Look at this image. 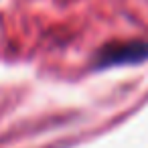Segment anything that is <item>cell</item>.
I'll return each instance as SVG.
<instances>
[{"label":"cell","mask_w":148,"mask_h":148,"mask_svg":"<svg viewBox=\"0 0 148 148\" xmlns=\"http://www.w3.org/2000/svg\"><path fill=\"white\" fill-rule=\"evenodd\" d=\"M148 61V41L128 39L103 45L93 57V69H114L126 65H140Z\"/></svg>","instance_id":"6da1fadb"}]
</instances>
